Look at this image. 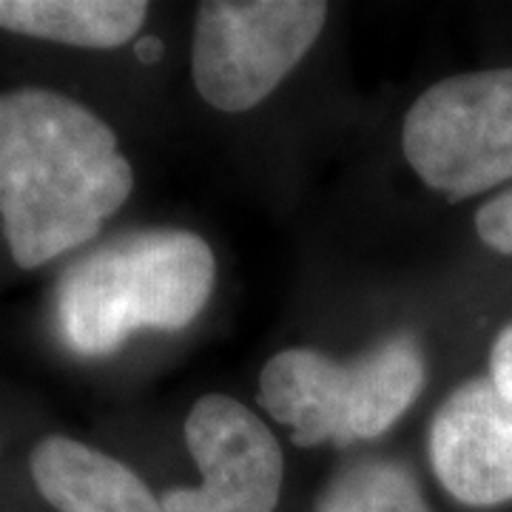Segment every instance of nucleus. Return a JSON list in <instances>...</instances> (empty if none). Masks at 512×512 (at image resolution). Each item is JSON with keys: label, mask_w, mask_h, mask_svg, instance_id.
<instances>
[{"label": "nucleus", "mask_w": 512, "mask_h": 512, "mask_svg": "<svg viewBox=\"0 0 512 512\" xmlns=\"http://www.w3.org/2000/svg\"><path fill=\"white\" fill-rule=\"evenodd\" d=\"M430 464L467 507L512 501V322L495 336L490 370L458 384L436 410Z\"/></svg>", "instance_id": "423d86ee"}, {"label": "nucleus", "mask_w": 512, "mask_h": 512, "mask_svg": "<svg viewBox=\"0 0 512 512\" xmlns=\"http://www.w3.org/2000/svg\"><path fill=\"white\" fill-rule=\"evenodd\" d=\"M134 52H137V57H140L143 63H157V60L163 57V40L151 35L140 37L137 46H134Z\"/></svg>", "instance_id": "f8f14e48"}, {"label": "nucleus", "mask_w": 512, "mask_h": 512, "mask_svg": "<svg viewBox=\"0 0 512 512\" xmlns=\"http://www.w3.org/2000/svg\"><path fill=\"white\" fill-rule=\"evenodd\" d=\"M402 146L421 183L447 200L512 180V69L430 86L404 117Z\"/></svg>", "instance_id": "20e7f679"}, {"label": "nucleus", "mask_w": 512, "mask_h": 512, "mask_svg": "<svg viewBox=\"0 0 512 512\" xmlns=\"http://www.w3.org/2000/svg\"><path fill=\"white\" fill-rule=\"evenodd\" d=\"M137 0H0V29L80 49H117L146 23Z\"/></svg>", "instance_id": "1a4fd4ad"}, {"label": "nucleus", "mask_w": 512, "mask_h": 512, "mask_svg": "<svg viewBox=\"0 0 512 512\" xmlns=\"http://www.w3.org/2000/svg\"><path fill=\"white\" fill-rule=\"evenodd\" d=\"M131 188V163L94 111L35 86L0 94V220L23 271L97 237Z\"/></svg>", "instance_id": "f257e3e1"}, {"label": "nucleus", "mask_w": 512, "mask_h": 512, "mask_svg": "<svg viewBox=\"0 0 512 512\" xmlns=\"http://www.w3.org/2000/svg\"><path fill=\"white\" fill-rule=\"evenodd\" d=\"M424 387V359L410 333L384 339L350 362L293 348L276 353L259 376V404L293 441L339 447L390 430Z\"/></svg>", "instance_id": "7ed1b4c3"}, {"label": "nucleus", "mask_w": 512, "mask_h": 512, "mask_svg": "<svg viewBox=\"0 0 512 512\" xmlns=\"http://www.w3.org/2000/svg\"><path fill=\"white\" fill-rule=\"evenodd\" d=\"M29 470L40 495L60 512H165L123 461L66 436L40 441Z\"/></svg>", "instance_id": "6e6552de"}, {"label": "nucleus", "mask_w": 512, "mask_h": 512, "mask_svg": "<svg viewBox=\"0 0 512 512\" xmlns=\"http://www.w3.org/2000/svg\"><path fill=\"white\" fill-rule=\"evenodd\" d=\"M185 444L202 484L165 493V512H276L282 450L245 404L202 396L185 419Z\"/></svg>", "instance_id": "0eeeda50"}, {"label": "nucleus", "mask_w": 512, "mask_h": 512, "mask_svg": "<svg viewBox=\"0 0 512 512\" xmlns=\"http://www.w3.org/2000/svg\"><path fill=\"white\" fill-rule=\"evenodd\" d=\"M316 512H430L416 478L393 461H362L330 481Z\"/></svg>", "instance_id": "9d476101"}, {"label": "nucleus", "mask_w": 512, "mask_h": 512, "mask_svg": "<svg viewBox=\"0 0 512 512\" xmlns=\"http://www.w3.org/2000/svg\"><path fill=\"white\" fill-rule=\"evenodd\" d=\"M476 231L487 248L498 254H512V188L481 205Z\"/></svg>", "instance_id": "9b49d317"}, {"label": "nucleus", "mask_w": 512, "mask_h": 512, "mask_svg": "<svg viewBox=\"0 0 512 512\" xmlns=\"http://www.w3.org/2000/svg\"><path fill=\"white\" fill-rule=\"evenodd\" d=\"M328 20L319 0H211L197 9L191 72L220 111L259 106L308 55Z\"/></svg>", "instance_id": "39448f33"}, {"label": "nucleus", "mask_w": 512, "mask_h": 512, "mask_svg": "<svg viewBox=\"0 0 512 512\" xmlns=\"http://www.w3.org/2000/svg\"><path fill=\"white\" fill-rule=\"evenodd\" d=\"M214 288V254L191 231L154 228L111 239L66 268L57 322L80 356H106L137 330H180Z\"/></svg>", "instance_id": "f03ea898"}]
</instances>
